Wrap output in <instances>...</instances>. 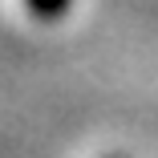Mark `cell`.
Masks as SVG:
<instances>
[{
    "mask_svg": "<svg viewBox=\"0 0 158 158\" xmlns=\"http://www.w3.org/2000/svg\"><path fill=\"white\" fill-rule=\"evenodd\" d=\"M69 4H73V0H24V8L33 12V16H41V20H57V16H65Z\"/></svg>",
    "mask_w": 158,
    "mask_h": 158,
    "instance_id": "cell-1",
    "label": "cell"
}]
</instances>
